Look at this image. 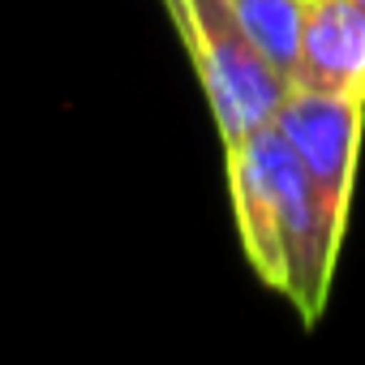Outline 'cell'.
<instances>
[{
    "label": "cell",
    "instance_id": "277c9868",
    "mask_svg": "<svg viewBox=\"0 0 365 365\" xmlns=\"http://www.w3.org/2000/svg\"><path fill=\"white\" fill-rule=\"evenodd\" d=\"M288 82L297 91L365 99V5L361 0H309Z\"/></svg>",
    "mask_w": 365,
    "mask_h": 365
},
{
    "label": "cell",
    "instance_id": "3957f363",
    "mask_svg": "<svg viewBox=\"0 0 365 365\" xmlns=\"http://www.w3.org/2000/svg\"><path fill=\"white\" fill-rule=\"evenodd\" d=\"M279 133L271 125L228 142V194L232 220L250 271L279 297H288V250H284V190H279Z\"/></svg>",
    "mask_w": 365,
    "mask_h": 365
},
{
    "label": "cell",
    "instance_id": "6da1fadb",
    "mask_svg": "<svg viewBox=\"0 0 365 365\" xmlns=\"http://www.w3.org/2000/svg\"><path fill=\"white\" fill-rule=\"evenodd\" d=\"M163 5L190 48L220 142L228 146L271 125L292 82L254 48L232 0H163Z\"/></svg>",
    "mask_w": 365,
    "mask_h": 365
},
{
    "label": "cell",
    "instance_id": "7a4b0ae2",
    "mask_svg": "<svg viewBox=\"0 0 365 365\" xmlns=\"http://www.w3.org/2000/svg\"><path fill=\"white\" fill-rule=\"evenodd\" d=\"M271 129L301 163L305 180L314 185L331 228L348 232L352 185H356V159L365 133V99L356 95H318V91H288Z\"/></svg>",
    "mask_w": 365,
    "mask_h": 365
},
{
    "label": "cell",
    "instance_id": "5b68a950",
    "mask_svg": "<svg viewBox=\"0 0 365 365\" xmlns=\"http://www.w3.org/2000/svg\"><path fill=\"white\" fill-rule=\"evenodd\" d=\"M305 5H309V0H232V9H237L245 35L254 39V48L284 78H292V65H297Z\"/></svg>",
    "mask_w": 365,
    "mask_h": 365
},
{
    "label": "cell",
    "instance_id": "8992f818",
    "mask_svg": "<svg viewBox=\"0 0 365 365\" xmlns=\"http://www.w3.org/2000/svg\"><path fill=\"white\" fill-rule=\"evenodd\" d=\"M361 5H365V0H361Z\"/></svg>",
    "mask_w": 365,
    "mask_h": 365
}]
</instances>
